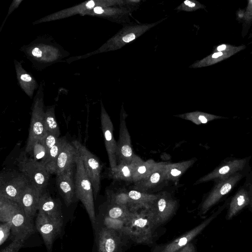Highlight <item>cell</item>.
Instances as JSON below:
<instances>
[{
  "label": "cell",
  "mask_w": 252,
  "mask_h": 252,
  "mask_svg": "<svg viewBox=\"0 0 252 252\" xmlns=\"http://www.w3.org/2000/svg\"><path fill=\"white\" fill-rule=\"evenodd\" d=\"M0 221H11L13 240L25 242L35 231L33 221L27 217L20 205L2 195H0Z\"/></svg>",
  "instance_id": "1"
},
{
  "label": "cell",
  "mask_w": 252,
  "mask_h": 252,
  "mask_svg": "<svg viewBox=\"0 0 252 252\" xmlns=\"http://www.w3.org/2000/svg\"><path fill=\"white\" fill-rule=\"evenodd\" d=\"M126 235L137 244L150 245L153 243L154 232L157 228L150 217L148 209L141 208L132 211L125 221Z\"/></svg>",
  "instance_id": "2"
},
{
  "label": "cell",
  "mask_w": 252,
  "mask_h": 252,
  "mask_svg": "<svg viewBox=\"0 0 252 252\" xmlns=\"http://www.w3.org/2000/svg\"><path fill=\"white\" fill-rule=\"evenodd\" d=\"M75 165L74 182L76 198L80 200L84 206L94 229L96 226L97 220L94 210L93 187L78 151Z\"/></svg>",
  "instance_id": "3"
},
{
  "label": "cell",
  "mask_w": 252,
  "mask_h": 252,
  "mask_svg": "<svg viewBox=\"0 0 252 252\" xmlns=\"http://www.w3.org/2000/svg\"><path fill=\"white\" fill-rule=\"evenodd\" d=\"M20 171L29 179L31 184L40 192L45 190L51 174L40 162L27 156L22 153L17 159Z\"/></svg>",
  "instance_id": "4"
},
{
  "label": "cell",
  "mask_w": 252,
  "mask_h": 252,
  "mask_svg": "<svg viewBox=\"0 0 252 252\" xmlns=\"http://www.w3.org/2000/svg\"><path fill=\"white\" fill-rule=\"evenodd\" d=\"M178 208V201L171 194L162 191L158 193L157 198L148 211L157 228L167 222L175 214Z\"/></svg>",
  "instance_id": "5"
},
{
  "label": "cell",
  "mask_w": 252,
  "mask_h": 252,
  "mask_svg": "<svg viewBox=\"0 0 252 252\" xmlns=\"http://www.w3.org/2000/svg\"><path fill=\"white\" fill-rule=\"evenodd\" d=\"M30 183L21 171L4 170L0 175V195L18 203L23 191Z\"/></svg>",
  "instance_id": "6"
},
{
  "label": "cell",
  "mask_w": 252,
  "mask_h": 252,
  "mask_svg": "<svg viewBox=\"0 0 252 252\" xmlns=\"http://www.w3.org/2000/svg\"><path fill=\"white\" fill-rule=\"evenodd\" d=\"M94 230L97 252H121L129 240L123 233L99 224Z\"/></svg>",
  "instance_id": "7"
},
{
  "label": "cell",
  "mask_w": 252,
  "mask_h": 252,
  "mask_svg": "<svg viewBox=\"0 0 252 252\" xmlns=\"http://www.w3.org/2000/svg\"><path fill=\"white\" fill-rule=\"evenodd\" d=\"M77 149L84 168L92 185L95 199L100 190L102 165L97 158L80 142L74 140L71 143Z\"/></svg>",
  "instance_id": "8"
},
{
  "label": "cell",
  "mask_w": 252,
  "mask_h": 252,
  "mask_svg": "<svg viewBox=\"0 0 252 252\" xmlns=\"http://www.w3.org/2000/svg\"><path fill=\"white\" fill-rule=\"evenodd\" d=\"M220 209L199 225L173 241L155 247L153 252H177L199 235L221 213Z\"/></svg>",
  "instance_id": "9"
},
{
  "label": "cell",
  "mask_w": 252,
  "mask_h": 252,
  "mask_svg": "<svg viewBox=\"0 0 252 252\" xmlns=\"http://www.w3.org/2000/svg\"><path fill=\"white\" fill-rule=\"evenodd\" d=\"M63 224V222L38 211L35 220V227L41 234L48 252H52L53 242L60 235Z\"/></svg>",
  "instance_id": "10"
},
{
  "label": "cell",
  "mask_w": 252,
  "mask_h": 252,
  "mask_svg": "<svg viewBox=\"0 0 252 252\" xmlns=\"http://www.w3.org/2000/svg\"><path fill=\"white\" fill-rule=\"evenodd\" d=\"M44 114L42 99L37 98L34 101L32 110L29 137L25 149L26 153H29L33 143L41 139L47 132L45 127Z\"/></svg>",
  "instance_id": "11"
},
{
  "label": "cell",
  "mask_w": 252,
  "mask_h": 252,
  "mask_svg": "<svg viewBox=\"0 0 252 252\" xmlns=\"http://www.w3.org/2000/svg\"><path fill=\"white\" fill-rule=\"evenodd\" d=\"M116 156L118 163H131L142 160L133 153L130 136L126 125L125 116H122L120 120Z\"/></svg>",
  "instance_id": "12"
},
{
  "label": "cell",
  "mask_w": 252,
  "mask_h": 252,
  "mask_svg": "<svg viewBox=\"0 0 252 252\" xmlns=\"http://www.w3.org/2000/svg\"><path fill=\"white\" fill-rule=\"evenodd\" d=\"M101 125L104 138L105 145L108 156L110 170L113 171L118 164L116 156L117 142L113 136L112 122L102 107L101 112Z\"/></svg>",
  "instance_id": "13"
},
{
  "label": "cell",
  "mask_w": 252,
  "mask_h": 252,
  "mask_svg": "<svg viewBox=\"0 0 252 252\" xmlns=\"http://www.w3.org/2000/svg\"><path fill=\"white\" fill-rule=\"evenodd\" d=\"M73 167L56 175V182L59 192L67 207L70 205L74 202L75 197L76 198Z\"/></svg>",
  "instance_id": "14"
},
{
  "label": "cell",
  "mask_w": 252,
  "mask_h": 252,
  "mask_svg": "<svg viewBox=\"0 0 252 252\" xmlns=\"http://www.w3.org/2000/svg\"><path fill=\"white\" fill-rule=\"evenodd\" d=\"M41 193L35 187L30 183L23 191L18 202L27 217L32 221L38 210V202Z\"/></svg>",
  "instance_id": "15"
},
{
  "label": "cell",
  "mask_w": 252,
  "mask_h": 252,
  "mask_svg": "<svg viewBox=\"0 0 252 252\" xmlns=\"http://www.w3.org/2000/svg\"><path fill=\"white\" fill-rule=\"evenodd\" d=\"M77 150L67 141L64 144L57 158L54 174L58 175L74 166Z\"/></svg>",
  "instance_id": "16"
},
{
  "label": "cell",
  "mask_w": 252,
  "mask_h": 252,
  "mask_svg": "<svg viewBox=\"0 0 252 252\" xmlns=\"http://www.w3.org/2000/svg\"><path fill=\"white\" fill-rule=\"evenodd\" d=\"M38 210L41 211L49 217L63 222L61 207L45 190H44L39 198Z\"/></svg>",
  "instance_id": "17"
},
{
  "label": "cell",
  "mask_w": 252,
  "mask_h": 252,
  "mask_svg": "<svg viewBox=\"0 0 252 252\" xmlns=\"http://www.w3.org/2000/svg\"><path fill=\"white\" fill-rule=\"evenodd\" d=\"M131 213L132 211L127 207L106 201L100 206L99 215L126 221Z\"/></svg>",
  "instance_id": "18"
},
{
  "label": "cell",
  "mask_w": 252,
  "mask_h": 252,
  "mask_svg": "<svg viewBox=\"0 0 252 252\" xmlns=\"http://www.w3.org/2000/svg\"><path fill=\"white\" fill-rule=\"evenodd\" d=\"M165 162H158L153 159L140 161L134 167L133 174V183L140 181L154 172L161 169Z\"/></svg>",
  "instance_id": "19"
},
{
  "label": "cell",
  "mask_w": 252,
  "mask_h": 252,
  "mask_svg": "<svg viewBox=\"0 0 252 252\" xmlns=\"http://www.w3.org/2000/svg\"><path fill=\"white\" fill-rule=\"evenodd\" d=\"M190 159L177 163H166L162 169L165 181L175 182L179 180L193 163Z\"/></svg>",
  "instance_id": "20"
},
{
  "label": "cell",
  "mask_w": 252,
  "mask_h": 252,
  "mask_svg": "<svg viewBox=\"0 0 252 252\" xmlns=\"http://www.w3.org/2000/svg\"><path fill=\"white\" fill-rule=\"evenodd\" d=\"M142 160L131 163L119 162L114 170L109 171L108 176L114 180L122 181L127 183H133L134 167L137 163Z\"/></svg>",
  "instance_id": "21"
},
{
  "label": "cell",
  "mask_w": 252,
  "mask_h": 252,
  "mask_svg": "<svg viewBox=\"0 0 252 252\" xmlns=\"http://www.w3.org/2000/svg\"><path fill=\"white\" fill-rule=\"evenodd\" d=\"M127 191L133 205L131 211L141 208L149 209L158 196V193L151 194L133 189Z\"/></svg>",
  "instance_id": "22"
},
{
  "label": "cell",
  "mask_w": 252,
  "mask_h": 252,
  "mask_svg": "<svg viewBox=\"0 0 252 252\" xmlns=\"http://www.w3.org/2000/svg\"><path fill=\"white\" fill-rule=\"evenodd\" d=\"M162 168L134 183L133 189L140 191L147 192L148 190L156 187L165 181L162 171Z\"/></svg>",
  "instance_id": "23"
},
{
  "label": "cell",
  "mask_w": 252,
  "mask_h": 252,
  "mask_svg": "<svg viewBox=\"0 0 252 252\" xmlns=\"http://www.w3.org/2000/svg\"><path fill=\"white\" fill-rule=\"evenodd\" d=\"M107 201L115 204L129 208H133L132 201L129 197L127 189L125 188L107 189L106 191Z\"/></svg>",
  "instance_id": "24"
},
{
  "label": "cell",
  "mask_w": 252,
  "mask_h": 252,
  "mask_svg": "<svg viewBox=\"0 0 252 252\" xmlns=\"http://www.w3.org/2000/svg\"><path fill=\"white\" fill-rule=\"evenodd\" d=\"M66 141L67 140L65 137L59 138L57 143L48 152L47 158L42 165L50 174H54L57 158Z\"/></svg>",
  "instance_id": "25"
},
{
  "label": "cell",
  "mask_w": 252,
  "mask_h": 252,
  "mask_svg": "<svg viewBox=\"0 0 252 252\" xmlns=\"http://www.w3.org/2000/svg\"><path fill=\"white\" fill-rule=\"evenodd\" d=\"M18 79L20 85L26 93L32 97L34 90L36 87L34 79L25 71L19 63L15 65Z\"/></svg>",
  "instance_id": "26"
},
{
  "label": "cell",
  "mask_w": 252,
  "mask_h": 252,
  "mask_svg": "<svg viewBox=\"0 0 252 252\" xmlns=\"http://www.w3.org/2000/svg\"><path fill=\"white\" fill-rule=\"evenodd\" d=\"M96 225L99 224L115 230L126 235V227L125 221L101 215L96 217Z\"/></svg>",
  "instance_id": "27"
},
{
  "label": "cell",
  "mask_w": 252,
  "mask_h": 252,
  "mask_svg": "<svg viewBox=\"0 0 252 252\" xmlns=\"http://www.w3.org/2000/svg\"><path fill=\"white\" fill-rule=\"evenodd\" d=\"M44 123L46 131L59 138L60 127L56 119L54 107H50L45 111Z\"/></svg>",
  "instance_id": "28"
},
{
  "label": "cell",
  "mask_w": 252,
  "mask_h": 252,
  "mask_svg": "<svg viewBox=\"0 0 252 252\" xmlns=\"http://www.w3.org/2000/svg\"><path fill=\"white\" fill-rule=\"evenodd\" d=\"M48 151L40 140H37L32 144L29 154H32V158L42 164L44 162Z\"/></svg>",
  "instance_id": "29"
},
{
  "label": "cell",
  "mask_w": 252,
  "mask_h": 252,
  "mask_svg": "<svg viewBox=\"0 0 252 252\" xmlns=\"http://www.w3.org/2000/svg\"><path fill=\"white\" fill-rule=\"evenodd\" d=\"M11 221L1 222L0 225V245H2L8 238L11 231Z\"/></svg>",
  "instance_id": "30"
},
{
  "label": "cell",
  "mask_w": 252,
  "mask_h": 252,
  "mask_svg": "<svg viewBox=\"0 0 252 252\" xmlns=\"http://www.w3.org/2000/svg\"><path fill=\"white\" fill-rule=\"evenodd\" d=\"M59 138L55 135L47 132L45 135L40 139L43 143L47 150L49 151L57 143Z\"/></svg>",
  "instance_id": "31"
},
{
  "label": "cell",
  "mask_w": 252,
  "mask_h": 252,
  "mask_svg": "<svg viewBox=\"0 0 252 252\" xmlns=\"http://www.w3.org/2000/svg\"><path fill=\"white\" fill-rule=\"evenodd\" d=\"M24 244V242L14 240L8 246L2 249L0 252H18L23 246Z\"/></svg>",
  "instance_id": "32"
},
{
  "label": "cell",
  "mask_w": 252,
  "mask_h": 252,
  "mask_svg": "<svg viewBox=\"0 0 252 252\" xmlns=\"http://www.w3.org/2000/svg\"><path fill=\"white\" fill-rule=\"evenodd\" d=\"M177 252H196V249L192 243L189 242Z\"/></svg>",
  "instance_id": "33"
},
{
  "label": "cell",
  "mask_w": 252,
  "mask_h": 252,
  "mask_svg": "<svg viewBox=\"0 0 252 252\" xmlns=\"http://www.w3.org/2000/svg\"><path fill=\"white\" fill-rule=\"evenodd\" d=\"M231 186L230 184L227 183L223 185L220 190L221 195H224L228 192L231 189Z\"/></svg>",
  "instance_id": "34"
},
{
  "label": "cell",
  "mask_w": 252,
  "mask_h": 252,
  "mask_svg": "<svg viewBox=\"0 0 252 252\" xmlns=\"http://www.w3.org/2000/svg\"><path fill=\"white\" fill-rule=\"evenodd\" d=\"M135 38L134 34L131 33L128 34L123 37V40L126 42H129L130 41L133 40Z\"/></svg>",
  "instance_id": "35"
},
{
  "label": "cell",
  "mask_w": 252,
  "mask_h": 252,
  "mask_svg": "<svg viewBox=\"0 0 252 252\" xmlns=\"http://www.w3.org/2000/svg\"><path fill=\"white\" fill-rule=\"evenodd\" d=\"M229 170V167L228 166H225L222 167L220 169L219 173L221 174H224L228 172Z\"/></svg>",
  "instance_id": "36"
},
{
  "label": "cell",
  "mask_w": 252,
  "mask_h": 252,
  "mask_svg": "<svg viewBox=\"0 0 252 252\" xmlns=\"http://www.w3.org/2000/svg\"><path fill=\"white\" fill-rule=\"evenodd\" d=\"M185 3L187 5H188L189 6V7H193L195 6V4L194 3H192L191 2V1H189V0H186L185 1Z\"/></svg>",
  "instance_id": "37"
},
{
  "label": "cell",
  "mask_w": 252,
  "mask_h": 252,
  "mask_svg": "<svg viewBox=\"0 0 252 252\" xmlns=\"http://www.w3.org/2000/svg\"><path fill=\"white\" fill-rule=\"evenodd\" d=\"M221 55H222V53L221 52H219L216 53L212 55V58H217L220 56H221Z\"/></svg>",
  "instance_id": "38"
},
{
  "label": "cell",
  "mask_w": 252,
  "mask_h": 252,
  "mask_svg": "<svg viewBox=\"0 0 252 252\" xmlns=\"http://www.w3.org/2000/svg\"><path fill=\"white\" fill-rule=\"evenodd\" d=\"M225 48H226V46L225 45H221L220 46H219L218 47L217 50L219 51H221L224 50Z\"/></svg>",
  "instance_id": "39"
}]
</instances>
